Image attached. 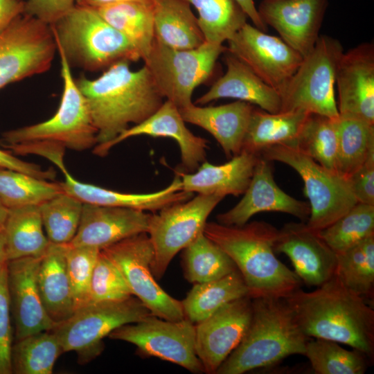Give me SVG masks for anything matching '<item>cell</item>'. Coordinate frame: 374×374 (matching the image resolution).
<instances>
[{"instance_id":"obj_1","label":"cell","mask_w":374,"mask_h":374,"mask_svg":"<svg viewBox=\"0 0 374 374\" xmlns=\"http://www.w3.org/2000/svg\"><path fill=\"white\" fill-rule=\"evenodd\" d=\"M310 292L300 288L283 299L309 338L337 341L374 356V310L335 274Z\"/></svg>"},{"instance_id":"obj_2","label":"cell","mask_w":374,"mask_h":374,"mask_svg":"<svg viewBox=\"0 0 374 374\" xmlns=\"http://www.w3.org/2000/svg\"><path fill=\"white\" fill-rule=\"evenodd\" d=\"M130 63L118 62L96 79L84 75L75 79L87 100L97 130L95 146L109 143L130 124L141 123L163 103L164 98L148 69L143 65L133 71Z\"/></svg>"},{"instance_id":"obj_3","label":"cell","mask_w":374,"mask_h":374,"mask_svg":"<svg viewBox=\"0 0 374 374\" xmlns=\"http://www.w3.org/2000/svg\"><path fill=\"white\" fill-rule=\"evenodd\" d=\"M278 229L264 221L228 226L206 222L203 233L235 263L251 299L284 298L301 287L296 273L276 256Z\"/></svg>"},{"instance_id":"obj_4","label":"cell","mask_w":374,"mask_h":374,"mask_svg":"<svg viewBox=\"0 0 374 374\" xmlns=\"http://www.w3.org/2000/svg\"><path fill=\"white\" fill-rule=\"evenodd\" d=\"M309 339L283 298H253L248 328L215 374H242L271 366L290 355H304Z\"/></svg>"},{"instance_id":"obj_5","label":"cell","mask_w":374,"mask_h":374,"mask_svg":"<svg viewBox=\"0 0 374 374\" xmlns=\"http://www.w3.org/2000/svg\"><path fill=\"white\" fill-rule=\"evenodd\" d=\"M57 52L63 82L60 106L45 121L2 134L0 145L14 154L22 155L28 148L30 151L51 148L83 151L97 144V130L87 100L77 86L64 55Z\"/></svg>"},{"instance_id":"obj_6","label":"cell","mask_w":374,"mask_h":374,"mask_svg":"<svg viewBox=\"0 0 374 374\" xmlns=\"http://www.w3.org/2000/svg\"><path fill=\"white\" fill-rule=\"evenodd\" d=\"M51 27L57 50L63 53L71 68L105 71L121 61L141 59L131 42L95 8L75 4Z\"/></svg>"},{"instance_id":"obj_7","label":"cell","mask_w":374,"mask_h":374,"mask_svg":"<svg viewBox=\"0 0 374 374\" xmlns=\"http://www.w3.org/2000/svg\"><path fill=\"white\" fill-rule=\"evenodd\" d=\"M343 53L338 39L319 35L312 51L303 57L280 92V112L301 111L337 118L339 114L335 84L337 65Z\"/></svg>"},{"instance_id":"obj_8","label":"cell","mask_w":374,"mask_h":374,"mask_svg":"<svg viewBox=\"0 0 374 374\" xmlns=\"http://www.w3.org/2000/svg\"><path fill=\"white\" fill-rule=\"evenodd\" d=\"M259 156L283 163L300 175L310 208L306 224L313 230L328 226L357 203L348 179L325 168L294 146L276 145L264 149Z\"/></svg>"},{"instance_id":"obj_9","label":"cell","mask_w":374,"mask_h":374,"mask_svg":"<svg viewBox=\"0 0 374 374\" xmlns=\"http://www.w3.org/2000/svg\"><path fill=\"white\" fill-rule=\"evenodd\" d=\"M226 50L206 42L195 48L175 49L154 39L143 60L163 97L180 109L193 104L195 89L209 80Z\"/></svg>"},{"instance_id":"obj_10","label":"cell","mask_w":374,"mask_h":374,"mask_svg":"<svg viewBox=\"0 0 374 374\" xmlns=\"http://www.w3.org/2000/svg\"><path fill=\"white\" fill-rule=\"evenodd\" d=\"M151 314L136 297L90 303L51 330L64 353L75 351L80 363H86L103 350V339L116 328L139 322Z\"/></svg>"},{"instance_id":"obj_11","label":"cell","mask_w":374,"mask_h":374,"mask_svg":"<svg viewBox=\"0 0 374 374\" xmlns=\"http://www.w3.org/2000/svg\"><path fill=\"white\" fill-rule=\"evenodd\" d=\"M224 198L198 194L152 214L147 233L153 250L151 269L156 279L161 278L173 258L203 233L208 216Z\"/></svg>"},{"instance_id":"obj_12","label":"cell","mask_w":374,"mask_h":374,"mask_svg":"<svg viewBox=\"0 0 374 374\" xmlns=\"http://www.w3.org/2000/svg\"><path fill=\"white\" fill-rule=\"evenodd\" d=\"M57 51L50 25L22 14L0 33V89L47 71Z\"/></svg>"},{"instance_id":"obj_13","label":"cell","mask_w":374,"mask_h":374,"mask_svg":"<svg viewBox=\"0 0 374 374\" xmlns=\"http://www.w3.org/2000/svg\"><path fill=\"white\" fill-rule=\"evenodd\" d=\"M101 250L118 267L132 295L151 314L169 321L185 318L181 301L163 290L153 275V250L147 233L131 236Z\"/></svg>"},{"instance_id":"obj_14","label":"cell","mask_w":374,"mask_h":374,"mask_svg":"<svg viewBox=\"0 0 374 374\" xmlns=\"http://www.w3.org/2000/svg\"><path fill=\"white\" fill-rule=\"evenodd\" d=\"M108 337L132 344L145 355L172 362L191 373L204 372L195 350V324L186 318L169 321L150 314L116 328Z\"/></svg>"},{"instance_id":"obj_15","label":"cell","mask_w":374,"mask_h":374,"mask_svg":"<svg viewBox=\"0 0 374 374\" xmlns=\"http://www.w3.org/2000/svg\"><path fill=\"white\" fill-rule=\"evenodd\" d=\"M227 42L229 53L279 93L303 59L281 38L247 22Z\"/></svg>"},{"instance_id":"obj_16","label":"cell","mask_w":374,"mask_h":374,"mask_svg":"<svg viewBox=\"0 0 374 374\" xmlns=\"http://www.w3.org/2000/svg\"><path fill=\"white\" fill-rule=\"evenodd\" d=\"M252 314V299L232 301L195 324V350L204 371L215 373L242 339Z\"/></svg>"},{"instance_id":"obj_17","label":"cell","mask_w":374,"mask_h":374,"mask_svg":"<svg viewBox=\"0 0 374 374\" xmlns=\"http://www.w3.org/2000/svg\"><path fill=\"white\" fill-rule=\"evenodd\" d=\"M271 161L258 157L250 183L242 199L232 208L217 215V222L228 226H241L254 215L265 211L281 212L305 222L308 220V203L284 192L276 184Z\"/></svg>"},{"instance_id":"obj_18","label":"cell","mask_w":374,"mask_h":374,"mask_svg":"<svg viewBox=\"0 0 374 374\" xmlns=\"http://www.w3.org/2000/svg\"><path fill=\"white\" fill-rule=\"evenodd\" d=\"M341 116L374 125V45L364 42L344 52L335 77Z\"/></svg>"},{"instance_id":"obj_19","label":"cell","mask_w":374,"mask_h":374,"mask_svg":"<svg viewBox=\"0 0 374 374\" xmlns=\"http://www.w3.org/2000/svg\"><path fill=\"white\" fill-rule=\"evenodd\" d=\"M327 6L328 0H263L257 10L264 24L305 57L319 37Z\"/></svg>"},{"instance_id":"obj_20","label":"cell","mask_w":374,"mask_h":374,"mask_svg":"<svg viewBox=\"0 0 374 374\" xmlns=\"http://www.w3.org/2000/svg\"><path fill=\"white\" fill-rule=\"evenodd\" d=\"M274 251L290 258L296 274L308 286H320L335 274L336 253L304 222L287 223L279 229Z\"/></svg>"},{"instance_id":"obj_21","label":"cell","mask_w":374,"mask_h":374,"mask_svg":"<svg viewBox=\"0 0 374 374\" xmlns=\"http://www.w3.org/2000/svg\"><path fill=\"white\" fill-rule=\"evenodd\" d=\"M41 258L7 261L8 286L16 340L51 330L56 325L44 306L37 281Z\"/></svg>"},{"instance_id":"obj_22","label":"cell","mask_w":374,"mask_h":374,"mask_svg":"<svg viewBox=\"0 0 374 374\" xmlns=\"http://www.w3.org/2000/svg\"><path fill=\"white\" fill-rule=\"evenodd\" d=\"M179 109L170 100L163 101L159 108L141 123L130 127L114 140L101 146H95L93 152L105 157L116 145L139 135L168 137L179 147L181 165L184 170L195 171L205 161L208 141L195 135L186 126Z\"/></svg>"},{"instance_id":"obj_23","label":"cell","mask_w":374,"mask_h":374,"mask_svg":"<svg viewBox=\"0 0 374 374\" xmlns=\"http://www.w3.org/2000/svg\"><path fill=\"white\" fill-rule=\"evenodd\" d=\"M152 214L118 206L84 203L78 231L67 244L103 249L148 231Z\"/></svg>"},{"instance_id":"obj_24","label":"cell","mask_w":374,"mask_h":374,"mask_svg":"<svg viewBox=\"0 0 374 374\" xmlns=\"http://www.w3.org/2000/svg\"><path fill=\"white\" fill-rule=\"evenodd\" d=\"M57 166L65 178L60 182L63 190L84 204L156 212L169 205L186 201L194 194L181 190V177L177 172L171 184L162 190L149 193H128L81 182L68 172L64 162Z\"/></svg>"},{"instance_id":"obj_25","label":"cell","mask_w":374,"mask_h":374,"mask_svg":"<svg viewBox=\"0 0 374 374\" xmlns=\"http://www.w3.org/2000/svg\"><path fill=\"white\" fill-rule=\"evenodd\" d=\"M253 109L252 104L237 100L219 106L200 107L193 103L179 111L186 123L209 132L230 157L242 151Z\"/></svg>"},{"instance_id":"obj_26","label":"cell","mask_w":374,"mask_h":374,"mask_svg":"<svg viewBox=\"0 0 374 374\" xmlns=\"http://www.w3.org/2000/svg\"><path fill=\"white\" fill-rule=\"evenodd\" d=\"M258 157L242 150L224 164L214 165L204 161L193 173L177 171L181 177V190L223 197L242 195L250 183Z\"/></svg>"},{"instance_id":"obj_27","label":"cell","mask_w":374,"mask_h":374,"mask_svg":"<svg viewBox=\"0 0 374 374\" xmlns=\"http://www.w3.org/2000/svg\"><path fill=\"white\" fill-rule=\"evenodd\" d=\"M224 53L226 73L195 103L204 105L220 98H236L257 105L269 113L280 112L281 99L279 92L264 82L227 51Z\"/></svg>"},{"instance_id":"obj_28","label":"cell","mask_w":374,"mask_h":374,"mask_svg":"<svg viewBox=\"0 0 374 374\" xmlns=\"http://www.w3.org/2000/svg\"><path fill=\"white\" fill-rule=\"evenodd\" d=\"M37 281L44 306L55 324L73 314L75 310L66 270L65 244L50 242L40 260Z\"/></svg>"},{"instance_id":"obj_29","label":"cell","mask_w":374,"mask_h":374,"mask_svg":"<svg viewBox=\"0 0 374 374\" xmlns=\"http://www.w3.org/2000/svg\"><path fill=\"white\" fill-rule=\"evenodd\" d=\"M154 39L175 49H190L206 42L197 17L185 0H151Z\"/></svg>"},{"instance_id":"obj_30","label":"cell","mask_w":374,"mask_h":374,"mask_svg":"<svg viewBox=\"0 0 374 374\" xmlns=\"http://www.w3.org/2000/svg\"><path fill=\"white\" fill-rule=\"evenodd\" d=\"M309 114L301 111L269 113L254 107L242 150L259 156L271 146L294 145Z\"/></svg>"},{"instance_id":"obj_31","label":"cell","mask_w":374,"mask_h":374,"mask_svg":"<svg viewBox=\"0 0 374 374\" xmlns=\"http://www.w3.org/2000/svg\"><path fill=\"white\" fill-rule=\"evenodd\" d=\"M3 229L8 261L24 257L41 258L50 244L39 206L9 209Z\"/></svg>"},{"instance_id":"obj_32","label":"cell","mask_w":374,"mask_h":374,"mask_svg":"<svg viewBox=\"0 0 374 374\" xmlns=\"http://www.w3.org/2000/svg\"><path fill=\"white\" fill-rule=\"evenodd\" d=\"M244 296H249V290L237 269L220 278L194 284L181 303L185 318L196 324L226 303Z\"/></svg>"},{"instance_id":"obj_33","label":"cell","mask_w":374,"mask_h":374,"mask_svg":"<svg viewBox=\"0 0 374 374\" xmlns=\"http://www.w3.org/2000/svg\"><path fill=\"white\" fill-rule=\"evenodd\" d=\"M96 10L131 42L141 60L148 55L154 41L152 1H128Z\"/></svg>"},{"instance_id":"obj_34","label":"cell","mask_w":374,"mask_h":374,"mask_svg":"<svg viewBox=\"0 0 374 374\" xmlns=\"http://www.w3.org/2000/svg\"><path fill=\"white\" fill-rule=\"evenodd\" d=\"M338 138L337 172L348 179L374 156V125L357 118H337Z\"/></svg>"},{"instance_id":"obj_35","label":"cell","mask_w":374,"mask_h":374,"mask_svg":"<svg viewBox=\"0 0 374 374\" xmlns=\"http://www.w3.org/2000/svg\"><path fill=\"white\" fill-rule=\"evenodd\" d=\"M182 267L185 278L193 284L214 280L237 270L228 254L204 233L183 249Z\"/></svg>"},{"instance_id":"obj_36","label":"cell","mask_w":374,"mask_h":374,"mask_svg":"<svg viewBox=\"0 0 374 374\" xmlns=\"http://www.w3.org/2000/svg\"><path fill=\"white\" fill-rule=\"evenodd\" d=\"M62 353L60 342L51 330L30 335L12 346V373L51 374Z\"/></svg>"},{"instance_id":"obj_37","label":"cell","mask_w":374,"mask_h":374,"mask_svg":"<svg viewBox=\"0 0 374 374\" xmlns=\"http://www.w3.org/2000/svg\"><path fill=\"white\" fill-rule=\"evenodd\" d=\"M335 274L351 292L366 301L373 299L374 235L336 253Z\"/></svg>"},{"instance_id":"obj_38","label":"cell","mask_w":374,"mask_h":374,"mask_svg":"<svg viewBox=\"0 0 374 374\" xmlns=\"http://www.w3.org/2000/svg\"><path fill=\"white\" fill-rule=\"evenodd\" d=\"M185 1L197 10L206 42L222 44L247 23V15L234 0Z\"/></svg>"},{"instance_id":"obj_39","label":"cell","mask_w":374,"mask_h":374,"mask_svg":"<svg viewBox=\"0 0 374 374\" xmlns=\"http://www.w3.org/2000/svg\"><path fill=\"white\" fill-rule=\"evenodd\" d=\"M336 119L310 114L294 145L330 171L337 172L338 138Z\"/></svg>"},{"instance_id":"obj_40","label":"cell","mask_w":374,"mask_h":374,"mask_svg":"<svg viewBox=\"0 0 374 374\" xmlns=\"http://www.w3.org/2000/svg\"><path fill=\"white\" fill-rule=\"evenodd\" d=\"M63 191L60 182L0 168V202L8 210L29 205L39 206Z\"/></svg>"},{"instance_id":"obj_41","label":"cell","mask_w":374,"mask_h":374,"mask_svg":"<svg viewBox=\"0 0 374 374\" xmlns=\"http://www.w3.org/2000/svg\"><path fill=\"white\" fill-rule=\"evenodd\" d=\"M304 355L317 374H363L371 362L358 350H346L337 341L318 338L308 339Z\"/></svg>"},{"instance_id":"obj_42","label":"cell","mask_w":374,"mask_h":374,"mask_svg":"<svg viewBox=\"0 0 374 374\" xmlns=\"http://www.w3.org/2000/svg\"><path fill=\"white\" fill-rule=\"evenodd\" d=\"M83 204L63 191L39 205L49 242L67 244L73 240L80 224Z\"/></svg>"},{"instance_id":"obj_43","label":"cell","mask_w":374,"mask_h":374,"mask_svg":"<svg viewBox=\"0 0 374 374\" xmlns=\"http://www.w3.org/2000/svg\"><path fill=\"white\" fill-rule=\"evenodd\" d=\"M318 233L336 253L343 252L374 235V205L357 202Z\"/></svg>"},{"instance_id":"obj_44","label":"cell","mask_w":374,"mask_h":374,"mask_svg":"<svg viewBox=\"0 0 374 374\" xmlns=\"http://www.w3.org/2000/svg\"><path fill=\"white\" fill-rule=\"evenodd\" d=\"M100 250L93 247L65 244L66 270L75 312L90 303L91 276Z\"/></svg>"},{"instance_id":"obj_45","label":"cell","mask_w":374,"mask_h":374,"mask_svg":"<svg viewBox=\"0 0 374 374\" xmlns=\"http://www.w3.org/2000/svg\"><path fill=\"white\" fill-rule=\"evenodd\" d=\"M132 296L133 295L118 267L100 249L91 276L90 303L120 301Z\"/></svg>"},{"instance_id":"obj_46","label":"cell","mask_w":374,"mask_h":374,"mask_svg":"<svg viewBox=\"0 0 374 374\" xmlns=\"http://www.w3.org/2000/svg\"><path fill=\"white\" fill-rule=\"evenodd\" d=\"M12 331L7 262L0 265V374H11Z\"/></svg>"},{"instance_id":"obj_47","label":"cell","mask_w":374,"mask_h":374,"mask_svg":"<svg viewBox=\"0 0 374 374\" xmlns=\"http://www.w3.org/2000/svg\"><path fill=\"white\" fill-rule=\"evenodd\" d=\"M76 0H27L24 13L50 26L67 13Z\"/></svg>"},{"instance_id":"obj_48","label":"cell","mask_w":374,"mask_h":374,"mask_svg":"<svg viewBox=\"0 0 374 374\" xmlns=\"http://www.w3.org/2000/svg\"><path fill=\"white\" fill-rule=\"evenodd\" d=\"M357 202L374 205V156L348 179Z\"/></svg>"},{"instance_id":"obj_49","label":"cell","mask_w":374,"mask_h":374,"mask_svg":"<svg viewBox=\"0 0 374 374\" xmlns=\"http://www.w3.org/2000/svg\"><path fill=\"white\" fill-rule=\"evenodd\" d=\"M0 168L21 172L35 177L53 181L55 172L51 169H44L40 166L23 161L10 151L0 149Z\"/></svg>"},{"instance_id":"obj_50","label":"cell","mask_w":374,"mask_h":374,"mask_svg":"<svg viewBox=\"0 0 374 374\" xmlns=\"http://www.w3.org/2000/svg\"><path fill=\"white\" fill-rule=\"evenodd\" d=\"M24 9L25 1L22 0H0V33L24 14Z\"/></svg>"},{"instance_id":"obj_51","label":"cell","mask_w":374,"mask_h":374,"mask_svg":"<svg viewBox=\"0 0 374 374\" xmlns=\"http://www.w3.org/2000/svg\"><path fill=\"white\" fill-rule=\"evenodd\" d=\"M242 9L247 17L253 24V26L262 31H266L267 26L261 19L258 10L255 6L253 0H234Z\"/></svg>"},{"instance_id":"obj_52","label":"cell","mask_w":374,"mask_h":374,"mask_svg":"<svg viewBox=\"0 0 374 374\" xmlns=\"http://www.w3.org/2000/svg\"><path fill=\"white\" fill-rule=\"evenodd\" d=\"M128 1H139L144 2L151 1V0H76L75 4L97 9L107 6Z\"/></svg>"},{"instance_id":"obj_53","label":"cell","mask_w":374,"mask_h":374,"mask_svg":"<svg viewBox=\"0 0 374 374\" xmlns=\"http://www.w3.org/2000/svg\"><path fill=\"white\" fill-rule=\"evenodd\" d=\"M6 239L3 228H0V265L7 262Z\"/></svg>"},{"instance_id":"obj_54","label":"cell","mask_w":374,"mask_h":374,"mask_svg":"<svg viewBox=\"0 0 374 374\" xmlns=\"http://www.w3.org/2000/svg\"><path fill=\"white\" fill-rule=\"evenodd\" d=\"M8 213V209H7L0 202V228H3Z\"/></svg>"},{"instance_id":"obj_55","label":"cell","mask_w":374,"mask_h":374,"mask_svg":"<svg viewBox=\"0 0 374 374\" xmlns=\"http://www.w3.org/2000/svg\"></svg>"}]
</instances>
